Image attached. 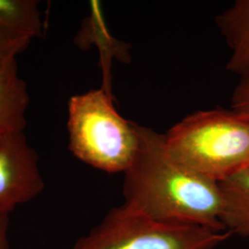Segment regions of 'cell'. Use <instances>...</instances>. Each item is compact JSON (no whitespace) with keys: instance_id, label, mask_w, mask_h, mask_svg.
I'll use <instances>...</instances> for the list:
<instances>
[{"instance_id":"obj_1","label":"cell","mask_w":249,"mask_h":249,"mask_svg":"<svg viewBox=\"0 0 249 249\" xmlns=\"http://www.w3.org/2000/svg\"><path fill=\"white\" fill-rule=\"evenodd\" d=\"M140 147L124 173V204L154 221L224 231L219 182L178 160L164 135L138 126Z\"/></svg>"},{"instance_id":"obj_2","label":"cell","mask_w":249,"mask_h":249,"mask_svg":"<svg viewBox=\"0 0 249 249\" xmlns=\"http://www.w3.org/2000/svg\"><path fill=\"white\" fill-rule=\"evenodd\" d=\"M164 138L178 160L217 182L249 168V114L198 111L175 124Z\"/></svg>"},{"instance_id":"obj_3","label":"cell","mask_w":249,"mask_h":249,"mask_svg":"<svg viewBox=\"0 0 249 249\" xmlns=\"http://www.w3.org/2000/svg\"><path fill=\"white\" fill-rule=\"evenodd\" d=\"M67 125L72 154L96 169L124 173L137 155L139 124L117 112L105 89H90L71 97Z\"/></svg>"},{"instance_id":"obj_4","label":"cell","mask_w":249,"mask_h":249,"mask_svg":"<svg viewBox=\"0 0 249 249\" xmlns=\"http://www.w3.org/2000/svg\"><path fill=\"white\" fill-rule=\"evenodd\" d=\"M231 235L197 225L160 223L124 203L111 209L72 249H215Z\"/></svg>"},{"instance_id":"obj_5","label":"cell","mask_w":249,"mask_h":249,"mask_svg":"<svg viewBox=\"0 0 249 249\" xmlns=\"http://www.w3.org/2000/svg\"><path fill=\"white\" fill-rule=\"evenodd\" d=\"M45 187L38 153L25 134L0 143V216H9L18 206L40 195Z\"/></svg>"},{"instance_id":"obj_6","label":"cell","mask_w":249,"mask_h":249,"mask_svg":"<svg viewBox=\"0 0 249 249\" xmlns=\"http://www.w3.org/2000/svg\"><path fill=\"white\" fill-rule=\"evenodd\" d=\"M30 94L26 82L18 74L17 59L0 68V143L24 133Z\"/></svg>"},{"instance_id":"obj_7","label":"cell","mask_w":249,"mask_h":249,"mask_svg":"<svg viewBox=\"0 0 249 249\" xmlns=\"http://www.w3.org/2000/svg\"><path fill=\"white\" fill-rule=\"evenodd\" d=\"M216 22L231 50L226 70L241 79L249 77V0L235 1Z\"/></svg>"},{"instance_id":"obj_8","label":"cell","mask_w":249,"mask_h":249,"mask_svg":"<svg viewBox=\"0 0 249 249\" xmlns=\"http://www.w3.org/2000/svg\"><path fill=\"white\" fill-rule=\"evenodd\" d=\"M219 184L223 196L221 221L224 230L249 238V168Z\"/></svg>"},{"instance_id":"obj_9","label":"cell","mask_w":249,"mask_h":249,"mask_svg":"<svg viewBox=\"0 0 249 249\" xmlns=\"http://www.w3.org/2000/svg\"><path fill=\"white\" fill-rule=\"evenodd\" d=\"M36 0H0V35L33 40L43 35Z\"/></svg>"},{"instance_id":"obj_10","label":"cell","mask_w":249,"mask_h":249,"mask_svg":"<svg viewBox=\"0 0 249 249\" xmlns=\"http://www.w3.org/2000/svg\"><path fill=\"white\" fill-rule=\"evenodd\" d=\"M31 40L0 35V68L23 52Z\"/></svg>"},{"instance_id":"obj_11","label":"cell","mask_w":249,"mask_h":249,"mask_svg":"<svg viewBox=\"0 0 249 249\" xmlns=\"http://www.w3.org/2000/svg\"><path fill=\"white\" fill-rule=\"evenodd\" d=\"M231 109L249 115V77L241 79L231 96Z\"/></svg>"},{"instance_id":"obj_12","label":"cell","mask_w":249,"mask_h":249,"mask_svg":"<svg viewBox=\"0 0 249 249\" xmlns=\"http://www.w3.org/2000/svg\"><path fill=\"white\" fill-rule=\"evenodd\" d=\"M9 216H0V249H9Z\"/></svg>"}]
</instances>
